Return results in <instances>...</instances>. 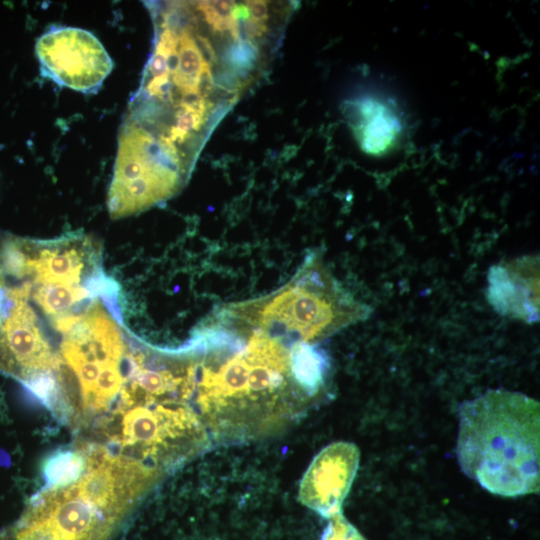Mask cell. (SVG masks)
I'll use <instances>...</instances> for the list:
<instances>
[{"instance_id":"cell-12","label":"cell","mask_w":540,"mask_h":540,"mask_svg":"<svg viewBox=\"0 0 540 540\" xmlns=\"http://www.w3.org/2000/svg\"><path fill=\"white\" fill-rule=\"evenodd\" d=\"M234 1H199L196 3L197 9L203 14L206 22L214 31H229L235 41L241 39L240 22L231 16L235 7Z\"/></svg>"},{"instance_id":"cell-6","label":"cell","mask_w":540,"mask_h":540,"mask_svg":"<svg viewBox=\"0 0 540 540\" xmlns=\"http://www.w3.org/2000/svg\"><path fill=\"white\" fill-rule=\"evenodd\" d=\"M0 270L33 285H109L100 271L97 246L84 236L49 241L5 237Z\"/></svg>"},{"instance_id":"cell-2","label":"cell","mask_w":540,"mask_h":540,"mask_svg":"<svg viewBox=\"0 0 540 540\" xmlns=\"http://www.w3.org/2000/svg\"><path fill=\"white\" fill-rule=\"evenodd\" d=\"M458 423L455 453L467 477L501 497L539 493V401L488 389L459 405Z\"/></svg>"},{"instance_id":"cell-13","label":"cell","mask_w":540,"mask_h":540,"mask_svg":"<svg viewBox=\"0 0 540 540\" xmlns=\"http://www.w3.org/2000/svg\"><path fill=\"white\" fill-rule=\"evenodd\" d=\"M321 540H366L357 528L350 523L343 513L329 518Z\"/></svg>"},{"instance_id":"cell-10","label":"cell","mask_w":540,"mask_h":540,"mask_svg":"<svg viewBox=\"0 0 540 540\" xmlns=\"http://www.w3.org/2000/svg\"><path fill=\"white\" fill-rule=\"evenodd\" d=\"M342 111L361 149L367 154L383 156L399 145L404 120L391 99L364 96L345 101Z\"/></svg>"},{"instance_id":"cell-11","label":"cell","mask_w":540,"mask_h":540,"mask_svg":"<svg viewBox=\"0 0 540 540\" xmlns=\"http://www.w3.org/2000/svg\"><path fill=\"white\" fill-rule=\"evenodd\" d=\"M86 467L82 446L60 448L48 456L43 463V488L63 487L81 477Z\"/></svg>"},{"instance_id":"cell-3","label":"cell","mask_w":540,"mask_h":540,"mask_svg":"<svg viewBox=\"0 0 540 540\" xmlns=\"http://www.w3.org/2000/svg\"><path fill=\"white\" fill-rule=\"evenodd\" d=\"M210 435L189 402L136 405L113 414L95 443L166 474L206 451Z\"/></svg>"},{"instance_id":"cell-17","label":"cell","mask_w":540,"mask_h":540,"mask_svg":"<svg viewBox=\"0 0 540 540\" xmlns=\"http://www.w3.org/2000/svg\"><path fill=\"white\" fill-rule=\"evenodd\" d=\"M247 39L252 41L253 39L262 37L266 31L267 26L264 23L257 22L256 20L249 17L248 19L242 21Z\"/></svg>"},{"instance_id":"cell-9","label":"cell","mask_w":540,"mask_h":540,"mask_svg":"<svg viewBox=\"0 0 540 540\" xmlns=\"http://www.w3.org/2000/svg\"><path fill=\"white\" fill-rule=\"evenodd\" d=\"M539 256L523 255L492 265L486 298L501 316L528 324L539 321Z\"/></svg>"},{"instance_id":"cell-5","label":"cell","mask_w":540,"mask_h":540,"mask_svg":"<svg viewBox=\"0 0 540 540\" xmlns=\"http://www.w3.org/2000/svg\"><path fill=\"white\" fill-rule=\"evenodd\" d=\"M30 285L0 279V372L26 386L47 408L56 400V352L28 303Z\"/></svg>"},{"instance_id":"cell-18","label":"cell","mask_w":540,"mask_h":540,"mask_svg":"<svg viewBox=\"0 0 540 540\" xmlns=\"http://www.w3.org/2000/svg\"><path fill=\"white\" fill-rule=\"evenodd\" d=\"M195 39L199 47V50L203 56V59L210 65L214 63L215 53H214V50L212 48L210 41L201 35L195 36Z\"/></svg>"},{"instance_id":"cell-15","label":"cell","mask_w":540,"mask_h":540,"mask_svg":"<svg viewBox=\"0 0 540 540\" xmlns=\"http://www.w3.org/2000/svg\"><path fill=\"white\" fill-rule=\"evenodd\" d=\"M213 88L214 78L211 65L205 61L199 74L197 90L202 97L207 98L212 93Z\"/></svg>"},{"instance_id":"cell-8","label":"cell","mask_w":540,"mask_h":540,"mask_svg":"<svg viewBox=\"0 0 540 540\" xmlns=\"http://www.w3.org/2000/svg\"><path fill=\"white\" fill-rule=\"evenodd\" d=\"M360 461L356 444L338 441L324 447L305 471L298 491L300 502L324 518L342 512Z\"/></svg>"},{"instance_id":"cell-1","label":"cell","mask_w":540,"mask_h":540,"mask_svg":"<svg viewBox=\"0 0 540 540\" xmlns=\"http://www.w3.org/2000/svg\"><path fill=\"white\" fill-rule=\"evenodd\" d=\"M305 341L231 302L212 311L185 348L195 361L193 399L212 439L239 443L286 427L315 401L296 355Z\"/></svg>"},{"instance_id":"cell-7","label":"cell","mask_w":540,"mask_h":540,"mask_svg":"<svg viewBox=\"0 0 540 540\" xmlns=\"http://www.w3.org/2000/svg\"><path fill=\"white\" fill-rule=\"evenodd\" d=\"M35 51L45 77L79 92L97 90L113 69L102 43L81 28H52L37 39Z\"/></svg>"},{"instance_id":"cell-16","label":"cell","mask_w":540,"mask_h":540,"mask_svg":"<svg viewBox=\"0 0 540 540\" xmlns=\"http://www.w3.org/2000/svg\"><path fill=\"white\" fill-rule=\"evenodd\" d=\"M246 7L248 8L250 17L257 22L264 23L269 18L268 13V6L266 1L261 0H254V1H246L244 3Z\"/></svg>"},{"instance_id":"cell-19","label":"cell","mask_w":540,"mask_h":540,"mask_svg":"<svg viewBox=\"0 0 540 540\" xmlns=\"http://www.w3.org/2000/svg\"><path fill=\"white\" fill-rule=\"evenodd\" d=\"M0 540H14L13 535L10 530H6L0 534Z\"/></svg>"},{"instance_id":"cell-4","label":"cell","mask_w":540,"mask_h":540,"mask_svg":"<svg viewBox=\"0 0 540 540\" xmlns=\"http://www.w3.org/2000/svg\"><path fill=\"white\" fill-rule=\"evenodd\" d=\"M128 514L81 475L69 485L42 488L11 532L14 540H110Z\"/></svg>"},{"instance_id":"cell-14","label":"cell","mask_w":540,"mask_h":540,"mask_svg":"<svg viewBox=\"0 0 540 540\" xmlns=\"http://www.w3.org/2000/svg\"><path fill=\"white\" fill-rule=\"evenodd\" d=\"M258 50L248 39H239L230 47L227 54L231 65L239 69H249L253 66Z\"/></svg>"}]
</instances>
